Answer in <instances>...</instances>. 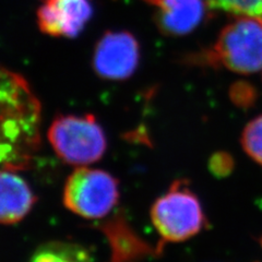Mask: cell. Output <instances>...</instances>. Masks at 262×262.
<instances>
[{
    "label": "cell",
    "mask_w": 262,
    "mask_h": 262,
    "mask_svg": "<svg viewBox=\"0 0 262 262\" xmlns=\"http://www.w3.org/2000/svg\"><path fill=\"white\" fill-rule=\"evenodd\" d=\"M224 67L242 75L262 69V23L241 18L223 29L210 54Z\"/></svg>",
    "instance_id": "5"
},
{
    "label": "cell",
    "mask_w": 262,
    "mask_h": 262,
    "mask_svg": "<svg viewBox=\"0 0 262 262\" xmlns=\"http://www.w3.org/2000/svg\"><path fill=\"white\" fill-rule=\"evenodd\" d=\"M30 262H92V259L88 250L78 245L52 243L38 248Z\"/></svg>",
    "instance_id": "11"
},
{
    "label": "cell",
    "mask_w": 262,
    "mask_h": 262,
    "mask_svg": "<svg viewBox=\"0 0 262 262\" xmlns=\"http://www.w3.org/2000/svg\"><path fill=\"white\" fill-rule=\"evenodd\" d=\"M55 153L73 166H88L100 161L107 149L104 129L92 114H61L47 131Z\"/></svg>",
    "instance_id": "3"
},
{
    "label": "cell",
    "mask_w": 262,
    "mask_h": 262,
    "mask_svg": "<svg viewBox=\"0 0 262 262\" xmlns=\"http://www.w3.org/2000/svg\"><path fill=\"white\" fill-rule=\"evenodd\" d=\"M140 61V45L127 31H108L98 39L92 56L96 75L110 81L129 79Z\"/></svg>",
    "instance_id": "6"
},
{
    "label": "cell",
    "mask_w": 262,
    "mask_h": 262,
    "mask_svg": "<svg viewBox=\"0 0 262 262\" xmlns=\"http://www.w3.org/2000/svg\"><path fill=\"white\" fill-rule=\"evenodd\" d=\"M157 13L155 19L160 31L165 35L189 34L202 22L206 12V0H143Z\"/></svg>",
    "instance_id": "9"
},
{
    "label": "cell",
    "mask_w": 262,
    "mask_h": 262,
    "mask_svg": "<svg viewBox=\"0 0 262 262\" xmlns=\"http://www.w3.org/2000/svg\"><path fill=\"white\" fill-rule=\"evenodd\" d=\"M92 15V0H42L36 21L46 35L72 38L84 30Z\"/></svg>",
    "instance_id": "7"
},
{
    "label": "cell",
    "mask_w": 262,
    "mask_h": 262,
    "mask_svg": "<svg viewBox=\"0 0 262 262\" xmlns=\"http://www.w3.org/2000/svg\"><path fill=\"white\" fill-rule=\"evenodd\" d=\"M108 242L111 255L107 262H141L149 257H158L163 252V245L153 247L129 224L122 212L98 225Z\"/></svg>",
    "instance_id": "8"
},
{
    "label": "cell",
    "mask_w": 262,
    "mask_h": 262,
    "mask_svg": "<svg viewBox=\"0 0 262 262\" xmlns=\"http://www.w3.org/2000/svg\"><path fill=\"white\" fill-rule=\"evenodd\" d=\"M42 106L29 82L0 66V170H26L40 146Z\"/></svg>",
    "instance_id": "1"
},
{
    "label": "cell",
    "mask_w": 262,
    "mask_h": 262,
    "mask_svg": "<svg viewBox=\"0 0 262 262\" xmlns=\"http://www.w3.org/2000/svg\"><path fill=\"white\" fill-rule=\"evenodd\" d=\"M211 9L231 12L262 23V0H206Z\"/></svg>",
    "instance_id": "12"
},
{
    "label": "cell",
    "mask_w": 262,
    "mask_h": 262,
    "mask_svg": "<svg viewBox=\"0 0 262 262\" xmlns=\"http://www.w3.org/2000/svg\"><path fill=\"white\" fill-rule=\"evenodd\" d=\"M35 202L36 196L18 171L0 170V224L20 222Z\"/></svg>",
    "instance_id": "10"
},
{
    "label": "cell",
    "mask_w": 262,
    "mask_h": 262,
    "mask_svg": "<svg viewBox=\"0 0 262 262\" xmlns=\"http://www.w3.org/2000/svg\"><path fill=\"white\" fill-rule=\"evenodd\" d=\"M162 243H182L207 226L202 204L186 179H177L155 200L150 211Z\"/></svg>",
    "instance_id": "2"
},
{
    "label": "cell",
    "mask_w": 262,
    "mask_h": 262,
    "mask_svg": "<svg viewBox=\"0 0 262 262\" xmlns=\"http://www.w3.org/2000/svg\"><path fill=\"white\" fill-rule=\"evenodd\" d=\"M118 199L117 179L102 169L78 167L69 175L63 186L64 207L89 220L107 216L117 206Z\"/></svg>",
    "instance_id": "4"
},
{
    "label": "cell",
    "mask_w": 262,
    "mask_h": 262,
    "mask_svg": "<svg viewBox=\"0 0 262 262\" xmlns=\"http://www.w3.org/2000/svg\"><path fill=\"white\" fill-rule=\"evenodd\" d=\"M235 167V162L231 154L226 152H216L209 160L210 173L216 178H225L231 175Z\"/></svg>",
    "instance_id": "14"
},
{
    "label": "cell",
    "mask_w": 262,
    "mask_h": 262,
    "mask_svg": "<svg viewBox=\"0 0 262 262\" xmlns=\"http://www.w3.org/2000/svg\"><path fill=\"white\" fill-rule=\"evenodd\" d=\"M242 145L248 157L262 166V115L253 118L245 127L242 135Z\"/></svg>",
    "instance_id": "13"
}]
</instances>
